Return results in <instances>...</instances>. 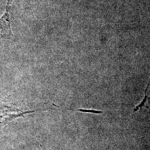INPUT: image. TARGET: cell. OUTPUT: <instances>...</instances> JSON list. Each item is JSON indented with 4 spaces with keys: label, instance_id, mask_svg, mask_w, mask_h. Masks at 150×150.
Here are the masks:
<instances>
[{
    "label": "cell",
    "instance_id": "obj_2",
    "mask_svg": "<svg viewBox=\"0 0 150 150\" xmlns=\"http://www.w3.org/2000/svg\"><path fill=\"white\" fill-rule=\"evenodd\" d=\"M36 111V110H27V111H22L18 108L8 106L6 104H0V134H1V129L5 126L8 122L12 120L14 118L20 117L24 114L31 113Z\"/></svg>",
    "mask_w": 150,
    "mask_h": 150
},
{
    "label": "cell",
    "instance_id": "obj_3",
    "mask_svg": "<svg viewBox=\"0 0 150 150\" xmlns=\"http://www.w3.org/2000/svg\"><path fill=\"white\" fill-rule=\"evenodd\" d=\"M79 111L83 112H90V113H95V114H99L102 113V111L101 110H91V109H78Z\"/></svg>",
    "mask_w": 150,
    "mask_h": 150
},
{
    "label": "cell",
    "instance_id": "obj_1",
    "mask_svg": "<svg viewBox=\"0 0 150 150\" xmlns=\"http://www.w3.org/2000/svg\"><path fill=\"white\" fill-rule=\"evenodd\" d=\"M14 1L15 0H7L4 13L0 17V38L12 40L14 38L11 24V8Z\"/></svg>",
    "mask_w": 150,
    "mask_h": 150
}]
</instances>
